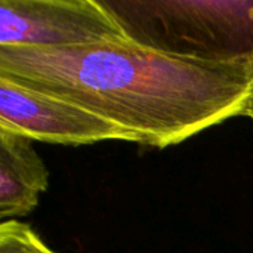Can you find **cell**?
<instances>
[{"instance_id":"cell-3","label":"cell","mask_w":253,"mask_h":253,"mask_svg":"<svg viewBox=\"0 0 253 253\" xmlns=\"http://www.w3.org/2000/svg\"><path fill=\"white\" fill-rule=\"evenodd\" d=\"M125 39L99 0L0 1V47L67 49Z\"/></svg>"},{"instance_id":"cell-2","label":"cell","mask_w":253,"mask_h":253,"mask_svg":"<svg viewBox=\"0 0 253 253\" xmlns=\"http://www.w3.org/2000/svg\"><path fill=\"white\" fill-rule=\"evenodd\" d=\"M127 40L253 73V0H99Z\"/></svg>"},{"instance_id":"cell-7","label":"cell","mask_w":253,"mask_h":253,"mask_svg":"<svg viewBox=\"0 0 253 253\" xmlns=\"http://www.w3.org/2000/svg\"><path fill=\"white\" fill-rule=\"evenodd\" d=\"M245 116H249L251 119L253 120V92L251 95V99H249V104L246 107V111H245Z\"/></svg>"},{"instance_id":"cell-4","label":"cell","mask_w":253,"mask_h":253,"mask_svg":"<svg viewBox=\"0 0 253 253\" xmlns=\"http://www.w3.org/2000/svg\"><path fill=\"white\" fill-rule=\"evenodd\" d=\"M0 130L61 145H86L108 139L136 142L132 133L116 123L4 76H0Z\"/></svg>"},{"instance_id":"cell-1","label":"cell","mask_w":253,"mask_h":253,"mask_svg":"<svg viewBox=\"0 0 253 253\" xmlns=\"http://www.w3.org/2000/svg\"><path fill=\"white\" fill-rule=\"evenodd\" d=\"M0 76L74 102L157 148L245 114L253 73L127 39L67 49L0 47Z\"/></svg>"},{"instance_id":"cell-5","label":"cell","mask_w":253,"mask_h":253,"mask_svg":"<svg viewBox=\"0 0 253 253\" xmlns=\"http://www.w3.org/2000/svg\"><path fill=\"white\" fill-rule=\"evenodd\" d=\"M33 139L0 130V219L25 216L47 190L49 172L31 144Z\"/></svg>"},{"instance_id":"cell-6","label":"cell","mask_w":253,"mask_h":253,"mask_svg":"<svg viewBox=\"0 0 253 253\" xmlns=\"http://www.w3.org/2000/svg\"><path fill=\"white\" fill-rule=\"evenodd\" d=\"M0 253H55L27 225L18 221L1 222Z\"/></svg>"}]
</instances>
